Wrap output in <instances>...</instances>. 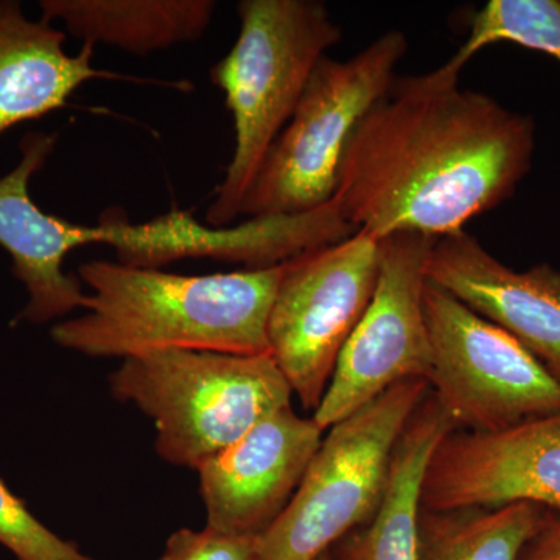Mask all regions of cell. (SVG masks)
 Segmentation results:
<instances>
[{"label":"cell","instance_id":"cell-8","mask_svg":"<svg viewBox=\"0 0 560 560\" xmlns=\"http://www.w3.org/2000/svg\"><path fill=\"white\" fill-rule=\"evenodd\" d=\"M381 242L357 231L285 261L268 318V345L304 410H318L342 349L374 296Z\"/></svg>","mask_w":560,"mask_h":560},{"label":"cell","instance_id":"cell-10","mask_svg":"<svg viewBox=\"0 0 560 560\" xmlns=\"http://www.w3.org/2000/svg\"><path fill=\"white\" fill-rule=\"evenodd\" d=\"M533 503L560 514V411L495 433L455 430L431 453L425 511Z\"/></svg>","mask_w":560,"mask_h":560},{"label":"cell","instance_id":"cell-5","mask_svg":"<svg viewBox=\"0 0 560 560\" xmlns=\"http://www.w3.org/2000/svg\"><path fill=\"white\" fill-rule=\"evenodd\" d=\"M429 393L427 381L397 383L330 427L289 506L259 537V560H316L370 523L397 442Z\"/></svg>","mask_w":560,"mask_h":560},{"label":"cell","instance_id":"cell-15","mask_svg":"<svg viewBox=\"0 0 560 560\" xmlns=\"http://www.w3.org/2000/svg\"><path fill=\"white\" fill-rule=\"evenodd\" d=\"M43 20H60L84 44H106L143 55L205 35L213 0H43Z\"/></svg>","mask_w":560,"mask_h":560},{"label":"cell","instance_id":"cell-3","mask_svg":"<svg viewBox=\"0 0 560 560\" xmlns=\"http://www.w3.org/2000/svg\"><path fill=\"white\" fill-rule=\"evenodd\" d=\"M241 35L210 69L226 97L235 147L223 183L206 212L209 226L241 217L254 176L300 103L316 66L340 43L341 28L316 0H243Z\"/></svg>","mask_w":560,"mask_h":560},{"label":"cell","instance_id":"cell-20","mask_svg":"<svg viewBox=\"0 0 560 560\" xmlns=\"http://www.w3.org/2000/svg\"><path fill=\"white\" fill-rule=\"evenodd\" d=\"M518 560H560V514L547 510L539 529L526 541Z\"/></svg>","mask_w":560,"mask_h":560},{"label":"cell","instance_id":"cell-1","mask_svg":"<svg viewBox=\"0 0 560 560\" xmlns=\"http://www.w3.org/2000/svg\"><path fill=\"white\" fill-rule=\"evenodd\" d=\"M451 62L396 77L353 131L334 200L357 231L440 238L510 200L528 175L536 121L460 90Z\"/></svg>","mask_w":560,"mask_h":560},{"label":"cell","instance_id":"cell-7","mask_svg":"<svg viewBox=\"0 0 560 560\" xmlns=\"http://www.w3.org/2000/svg\"><path fill=\"white\" fill-rule=\"evenodd\" d=\"M431 396L459 431L495 433L560 411V382L512 335L427 280Z\"/></svg>","mask_w":560,"mask_h":560},{"label":"cell","instance_id":"cell-2","mask_svg":"<svg viewBox=\"0 0 560 560\" xmlns=\"http://www.w3.org/2000/svg\"><path fill=\"white\" fill-rule=\"evenodd\" d=\"M285 264L186 276L94 260L80 267L84 313L50 330L62 349L127 360L158 349L265 355L268 318Z\"/></svg>","mask_w":560,"mask_h":560},{"label":"cell","instance_id":"cell-13","mask_svg":"<svg viewBox=\"0 0 560 560\" xmlns=\"http://www.w3.org/2000/svg\"><path fill=\"white\" fill-rule=\"evenodd\" d=\"M66 33L50 22L31 21L20 3L0 0V135L24 121L66 108L90 80H131L92 65L94 47L65 50Z\"/></svg>","mask_w":560,"mask_h":560},{"label":"cell","instance_id":"cell-6","mask_svg":"<svg viewBox=\"0 0 560 560\" xmlns=\"http://www.w3.org/2000/svg\"><path fill=\"white\" fill-rule=\"evenodd\" d=\"M407 49L404 32L390 31L349 60H320L254 176L241 217L298 215L334 200L346 147L393 86Z\"/></svg>","mask_w":560,"mask_h":560},{"label":"cell","instance_id":"cell-14","mask_svg":"<svg viewBox=\"0 0 560 560\" xmlns=\"http://www.w3.org/2000/svg\"><path fill=\"white\" fill-rule=\"evenodd\" d=\"M448 416L431 396L408 420L393 460L381 510L366 525L353 529L330 550L334 560H418L420 488L431 453L455 431Z\"/></svg>","mask_w":560,"mask_h":560},{"label":"cell","instance_id":"cell-16","mask_svg":"<svg viewBox=\"0 0 560 560\" xmlns=\"http://www.w3.org/2000/svg\"><path fill=\"white\" fill-rule=\"evenodd\" d=\"M547 510L533 503L425 511L418 518V560H518Z\"/></svg>","mask_w":560,"mask_h":560},{"label":"cell","instance_id":"cell-17","mask_svg":"<svg viewBox=\"0 0 560 560\" xmlns=\"http://www.w3.org/2000/svg\"><path fill=\"white\" fill-rule=\"evenodd\" d=\"M499 43L560 61V0H490L471 16L469 36L448 62L463 70L478 51Z\"/></svg>","mask_w":560,"mask_h":560},{"label":"cell","instance_id":"cell-21","mask_svg":"<svg viewBox=\"0 0 560 560\" xmlns=\"http://www.w3.org/2000/svg\"><path fill=\"white\" fill-rule=\"evenodd\" d=\"M316 560H334V559H331L330 551H327V552H324L323 556H319V558Z\"/></svg>","mask_w":560,"mask_h":560},{"label":"cell","instance_id":"cell-19","mask_svg":"<svg viewBox=\"0 0 560 560\" xmlns=\"http://www.w3.org/2000/svg\"><path fill=\"white\" fill-rule=\"evenodd\" d=\"M156 560H259V537L235 536L205 526L175 530Z\"/></svg>","mask_w":560,"mask_h":560},{"label":"cell","instance_id":"cell-18","mask_svg":"<svg viewBox=\"0 0 560 560\" xmlns=\"http://www.w3.org/2000/svg\"><path fill=\"white\" fill-rule=\"evenodd\" d=\"M0 545L16 560H98L43 525L0 480Z\"/></svg>","mask_w":560,"mask_h":560},{"label":"cell","instance_id":"cell-12","mask_svg":"<svg viewBox=\"0 0 560 560\" xmlns=\"http://www.w3.org/2000/svg\"><path fill=\"white\" fill-rule=\"evenodd\" d=\"M427 279L512 335L560 382V270L515 271L467 232L434 243Z\"/></svg>","mask_w":560,"mask_h":560},{"label":"cell","instance_id":"cell-4","mask_svg":"<svg viewBox=\"0 0 560 560\" xmlns=\"http://www.w3.org/2000/svg\"><path fill=\"white\" fill-rule=\"evenodd\" d=\"M114 399L153 422L167 463L198 470L280 408L293 390L271 353L235 355L158 349L121 360L109 375Z\"/></svg>","mask_w":560,"mask_h":560},{"label":"cell","instance_id":"cell-9","mask_svg":"<svg viewBox=\"0 0 560 560\" xmlns=\"http://www.w3.org/2000/svg\"><path fill=\"white\" fill-rule=\"evenodd\" d=\"M436 238L399 232L381 242L374 296L342 349L312 418L327 431L405 381H429L431 345L423 291Z\"/></svg>","mask_w":560,"mask_h":560},{"label":"cell","instance_id":"cell-11","mask_svg":"<svg viewBox=\"0 0 560 560\" xmlns=\"http://www.w3.org/2000/svg\"><path fill=\"white\" fill-rule=\"evenodd\" d=\"M324 431L293 408L272 412L198 469L206 526L260 537L289 506Z\"/></svg>","mask_w":560,"mask_h":560}]
</instances>
